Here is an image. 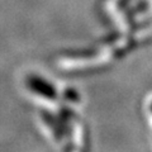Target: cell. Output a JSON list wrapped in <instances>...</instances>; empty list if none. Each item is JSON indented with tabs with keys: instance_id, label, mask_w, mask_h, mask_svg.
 Segmentation results:
<instances>
[{
	"instance_id": "cell-1",
	"label": "cell",
	"mask_w": 152,
	"mask_h": 152,
	"mask_svg": "<svg viewBox=\"0 0 152 152\" xmlns=\"http://www.w3.org/2000/svg\"><path fill=\"white\" fill-rule=\"evenodd\" d=\"M29 86L34 90V91L45 95L47 98H55L56 96L55 89L52 88L51 85L47 84L45 80H41L38 77H31L29 79Z\"/></svg>"
}]
</instances>
